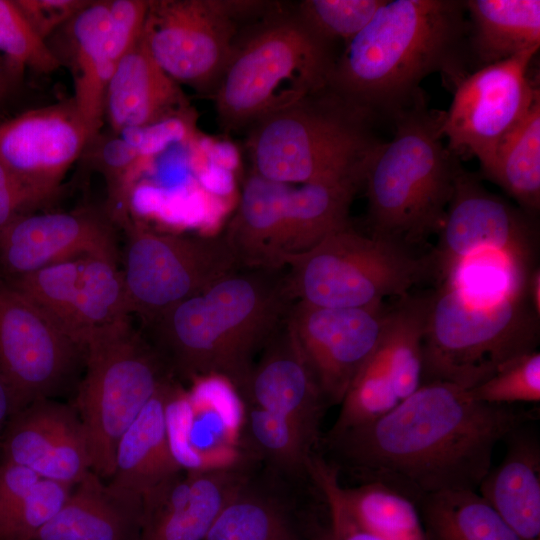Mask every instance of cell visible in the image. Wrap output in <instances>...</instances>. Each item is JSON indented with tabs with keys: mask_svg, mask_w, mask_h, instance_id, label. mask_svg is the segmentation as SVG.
Masks as SVG:
<instances>
[{
	"mask_svg": "<svg viewBox=\"0 0 540 540\" xmlns=\"http://www.w3.org/2000/svg\"><path fill=\"white\" fill-rule=\"evenodd\" d=\"M55 197L26 183L0 161V231Z\"/></svg>",
	"mask_w": 540,
	"mask_h": 540,
	"instance_id": "cell-44",
	"label": "cell"
},
{
	"mask_svg": "<svg viewBox=\"0 0 540 540\" xmlns=\"http://www.w3.org/2000/svg\"><path fill=\"white\" fill-rule=\"evenodd\" d=\"M463 0H386L334 60L327 89L373 121L393 117L440 73L454 88L469 74Z\"/></svg>",
	"mask_w": 540,
	"mask_h": 540,
	"instance_id": "cell-2",
	"label": "cell"
},
{
	"mask_svg": "<svg viewBox=\"0 0 540 540\" xmlns=\"http://www.w3.org/2000/svg\"><path fill=\"white\" fill-rule=\"evenodd\" d=\"M481 174L536 218L540 209V99L503 139Z\"/></svg>",
	"mask_w": 540,
	"mask_h": 540,
	"instance_id": "cell-31",
	"label": "cell"
},
{
	"mask_svg": "<svg viewBox=\"0 0 540 540\" xmlns=\"http://www.w3.org/2000/svg\"><path fill=\"white\" fill-rule=\"evenodd\" d=\"M334 63L330 46L297 18L276 21L236 50L214 92L220 124L253 125L327 87Z\"/></svg>",
	"mask_w": 540,
	"mask_h": 540,
	"instance_id": "cell-9",
	"label": "cell"
},
{
	"mask_svg": "<svg viewBox=\"0 0 540 540\" xmlns=\"http://www.w3.org/2000/svg\"><path fill=\"white\" fill-rule=\"evenodd\" d=\"M182 388L172 377L151 398L122 435L108 486L142 508L184 468L176 459L168 431V409Z\"/></svg>",
	"mask_w": 540,
	"mask_h": 540,
	"instance_id": "cell-22",
	"label": "cell"
},
{
	"mask_svg": "<svg viewBox=\"0 0 540 540\" xmlns=\"http://www.w3.org/2000/svg\"><path fill=\"white\" fill-rule=\"evenodd\" d=\"M86 164L104 178L107 191L105 210L117 226L130 219V195L133 180L143 157L120 135L101 130L92 136L81 156Z\"/></svg>",
	"mask_w": 540,
	"mask_h": 540,
	"instance_id": "cell-35",
	"label": "cell"
},
{
	"mask_svg": "<svg viewBox=\"0 0 540 540\" xmlns=\"http://www.w3.org/2000/svg\"><path fill=\"white\" fill-rule=\"evenodd\" d=\"M386 0H305L297 18L320 41L345 45L373 18Z\"/></svg>",
	"mask_w": 540,
	"mask_h": 540,
	"instance_id": "cell-38",
	"label": "cell"
},
{
	"mask_svg": "<svg viewBox=\"0 0 540 540\" xmlns=\"http://www.w3.org/2000/svg\"><path fill=\"white\" fill-rule=\"evenodd\" d=\"M535 220L488 191L479 175L461 166L433 253L437 276L447 264L484 251L535 261L539 240Z\"/></svg>",
	"mask_w": 540,
	"mask_h": 540,
	"instance_id": "cell-16",
	"label": "cell"
},
{
	"mask_svg": "<svg viewBox=\"0 0 540 540\" xmlns=\"http://www.w3.org/2000/svg\"><path fill=\"white\" fill-rule=\"evenodd\" d=\"M235 393L224 379L209 377L194 382L191 393L182 390L170 404V443L184 469L224 467L246 459L233 448L242 411Z\"/></svg>",
	"mask_w": 540,
	"mask_h": 540,
	"instance_id": "cell-19",
	"label": "cell"
},
{
	"mask_svg": "<svg viewBox=\"0 0 540 540\" xmlns=\"http://www.w3.org/2000/svg\"><path fill=\"white\" fill-rule=\"evenodd\" d=\"M76 414L74 407L37 399L8 419L0 439L1 461L33 468Z\"/></svg>",
	"mask_w": 540,
	"mask_h": 540,
	"instance_id": "cell-34",
	"label": "cell"
},
{
	"mask_svg": "<svg viewBox=\"0 0 540 540\" xmlns=\"http://www.w3.org/2000/svg\"><path fill=\"white\" fill-rule=\"evenodd\" d=\"M87 255L120 261L117 225L105 208L31 212L0 231V274L5 277Z\"/></svg>",
	"mask_w": 540,
	"mask_h": 540,
	"instance_id": "cell-17",
	"label": "cell"
},
{
	"mask_svg": "<svg viewBox=\"0 0 540 540\" xmlns=\"http://www.w3.org/2000/svg\"><path fill=\"white\" fill-rule=\"evenodd\" d=\"M340 492L353 518L380 540H426L418 506L396 489L369 481Z\"/></svg>",
	"mask_w": 540,
	"mask_h": 540,
	"instance_id": "cell-33",
	"label": "cell"
},
{
	"mask_svg": "<svg viewBox=\"0 0 540 540\" xmlns=\"http://www.w3.org/2000/svg\"><path fill=\"white\" fill-rule=\"evenodd\" d=\"M0 55L18 79L25 68L51 73L62 66L57 54L34 31L14 0H0Z\"/></svg>",
	"mask_w": 540,
	"mask_h": 540,
	"instance_id": "cell-37",
	"label": "cell"
},
{
	"mask_svg": "<svg viewBox=\"0 0 540 540\" xmlns=\"http://www.w3.org/2000/svg\"><path fill=\"white\" fill-rule=\"evenodd\" d=\"M90 138L70 99L0 123V161L26 183L57 196Z\"/></svg>",
	"mask_w": 540,
	"mask_h": 540,
	"instance_id": "cell-18",
	"label": "cell"
},
{
	"mask_svg": "<svg viewBox=\"0 0 540 540\" xmlns=\"http://www.w3.org/2000/svg\"><path fill=\"white\" fill-rule=\"evenodd\" d=\"M294 301L281 270L241 268L143 325L175 378L218 377L240 395Z\"/></svg>",
	"mask_w": 540,
	"mask_h": 540,
	"instance_id": "cell-3",
	"label": "cell"
},
{
	"mask_svg": "<svg viewBox=\"0 0 540 540\" xmlns=\"http://www.w3.org/2000/svg\"><path fill=\"white\" fill-rule=\"evenodd\" d=\"M442 118L422 91L393 117V138L375 147L363 171L370 235L412 248L438 234L461 168L442 141Z\"/></svg>",
	"mask_w": 540,
	"mask_h": 540,
	"instance_id": "cell-4",
	"label": "cell"
},
{
	"mask_svg": "<svg viewBox=\"0 0 540 540\" xmlns=\"http://www.w3.org/2000/svg\"><path fill=\"white\" fill-rule=\"evenodd\" d=\"M429 295H405L389 310L383 347L400 402L422 384L423 338Z\"/></svg>",
	"mask_w": 540,
	"mask_h": 540,
	"instance_id": "cell-32",
	"label": "cell"
},
{
	"mask_svg": "<svg viewBox=\"0 0 540 540\" xmlns=\"http://www.w3.org/2000/svg\"><path fill=\"white\" fill-rule=\"evenodd\" d=\"M539 317L528 294L482 295L439 283L429 295L422 383L471 389L536 350Z\"/></svg>",
	"mask_w": 540,
	"mask_h": 540,
	"instance_id": "cell-6",
	"label": "cell"
},
{
	"mask_svg": "<svg viewBox=\"0 0 540 540\" xmlns=\"http://www.w3.org/2000/svg\"><path fill=\"white\" fill-rule=\"evenodd\" d=\"M241 404L239 439L244 454L253 455L288 481L310 480V462L317 447L285 417L249 403Z\"/></svg>",
	"mask_w": 540,
	"mask_h": 540,
	"instance_id": "cell-29",
	"label": "cell"
},
{
	"mask_svg": "<svg viewBox=\"0 0 540 540\" xmlns=\"http://www.w3.org/2000/svg\"><path fill=\"white\" fill-rule=\"evenodd\" d=\"M372 123L326 87L252 125L253 172L290 185L349 179L362 184L365 164L381 142Z\"/></svg>",
	"mask_w": 540,
	"mask_h": 540,
	"instance_id": "cell-5",
	"label": "cell"
},
{
	"mask_svg": "<svg viewBox=\"0 0 540 540\" xmlns=\"http://www.w3.org/2000/svg\"><path fill=\"white\" fill-rule=\"evenodd\" d=\"M40 479L32 468L0 462V514L25 495Z\"/></svg>",
	"mask_w": 540,
	"mask_h": 540,
	"instance_id": "cell-47",
	"label": "cell"
},
{
	"mask_svg": "<svg viewBox=\"0 0 540 540\" xmlns=\"http://www.w3.org/2000/svg\"><path fill=\"white\" fill-rule=\"evenodd\" d=\"M121 228L126 299L143 325L243 268L224 235L160 233L131 218Z\"/></svg>",
	"mask_w": 540,
	"mask_h": 540,
	"instance_id": "cell-10",
	"label": "cell"
},
{
	"mask_svg": "<svg viewBox=\"0 0 540 540\" xmlns=\"http://www.w3.org/2000/svg\"><path fill=\"white\" fill-rule=\"evenodd\" d=\"M14 2L34 31L45 41L90 3L87 0H14Z\"/></svg>",
	"mask_w": 540,
	"mask_h": 540,
	"instance_id": "cell-45",
	"label": "cell"
},
{
	"mask_svg": "<svg viewBox=\"0 0 540 540\" xmlns=\"http://www.w3.org/2000/svg\"><path fill=\"white\" fill-rule=\"evenodd\" d=\"M18 80L0 55V101L12 91Z\"/></svg>",
	"mask_w": 540,
	"mask_h": 540,
	"instance_id": "cell-50",
	"label": "cell"
},
{
	"mask_svg": "<svg viewBox=\"0 0 540 540\" xmlns=\"http://www.w3.org/2000/svg\"><path fill=\"white\" fill-rule=\"evenodd\" d=\"M538 50L473 70L455 86L441 123L450 151L476 157L481 170L491 163L503 139L540 99L529 78Z\"/></svg>",
	"mask_w": 540,
	"mask_h": 540,
	"instance_id": "cell-13",
	"label": "cell"
},
{
	"mask_svg": "<svg viewBox=\"0 0 540 540\" xmlns=\"http://www.w3.org/2000/svg\"><path fill=\"white\" fill-rule=\"evenodd\" d=\"M470 396L493 405L540 401V353L520 355L500 367L490 378L468 389Z\"/></svg>",
	"mask_w": 540,
	"mask_h": 540,
	"instance_id": "cell-40",
	"label": "cell"
},
{
	"mask_svg": "<svg viewBox=\"0 0 540 540\" xmlns=\"http://www.w3.org/2000/svg\"><path fill=\"white\" fill-rule=\"evenodd\" d=\"M382 341L350 384L340 403L341 409L332 431L373 422L400 403L394 390Z\"/></svg>",
	"mask_w": 540,
	"mask_h": 540,
	"instance_id": "cell-36",
	"label": "cell"
},
{
	"mask_svg": "<svg viewBox=\"0 0 540 540\" xmlns=\"http://www.w3.org/2000/svg\"><path fill=\"white\" fill-rule=\"evenodd\" d=\"M287 479L267 469L250 472L213 522L204 540H296L291 524Z\"/></svg>",
	"mask_w": 540,
	"mask_h": 540,
	"instance_id": "cell-28",
	"label": "cell"
},
{
	"mask_svg": "<svg viewBox=\"0 0 540 540\" xmlns=\"http://www.w3.org/2000/svg\"><path fill=\"white\" fill-rule=\"evenodd\" d=\"M239 4L149 1L143 39L155 61L179 85L215 90L237 47L234 13Z\"/></svg>",
	"mask_w": 540,
	"mask_h": 540,
	"instance_id": "cell-12",
	"label": "cell"
},
{
	"mask_svg": "<svg viewBox=\"0 0 540 540\" xmlns=\"http://www.w3.org/2000/svg\"><path fill=\"white\" fill-rule=\"evenodd\" d=\"M239 397L285 417L313 445H320V425L328 404L286 321L258 355Z\"/></svg>",
	"mask_w": 540,
	"mask_h": 540,
	"instance_id": "cell-21",
	"label": "cell"
},
{
	"mask_svg": "<svg viewBox=\"0 0 540 540\" xmlns=\"http://www.w3.org/2000/svg\"><path fill=\"white\" fill-rule=\"evenodd\" d=\"M250 472L247 459L224 467L184 469L144 504L140 540H204Z\"/></svg>",
	"mask_w": 540,
	"mask_h": 540,
	"instance_id": "cell-20",
	"label": "cell"
},
{
	"mask_svg": "<svg viewBox=\"0 0 540 540\" xmlns=\"http://www.w3.org/2000/svg\"><path fill=\"white\" fill-rule=\"evenodd\" d=\"M538 417L535 410L484 403L467 389L432 381L373 422L330 430L320 445L338 471L381 482L418 506L430 493L477 491L496 445Z\"/></svg>",
	"mask_w": 540,
	"mask_h": 540,
	"instance_id": "cell-1",
	"label": "cell"
},
{
	"mask_svg": "<svg viewBox=\"0 0 540 540\" xmlns=\"http://www.w3.org/2000/svg\"><path fill=\"white\" fill-rule=\"evenodd\" d=\"M149 1L109 0V38L117 62L141 38Z\"/></svg>",
	"mask_w": 540,
	"mask_h": 540,
	"instance_id": "cell-43",
	"label": "cell"
},
{
	"mask_svg": "<svg viewBox=\"0 0 540 540\" xmlns=\"http://www.w3.org/2000/svg\"><path fill=\"white\" fill-rule=\"evenodd\" d=\"M418 509L426 540H522L477 491L430 493Z\"/></svg>",
	"mask_w": 540,
	"mask_h": 540,
	"instance_id": "cell-30",
	"label": "cell"
},
{
	"mask_svg": "<svg viewBox=\"0 0 540 540\" xmlns=\"http://www.w3.org/2000/svg\"><path fill=\"white\" fill-rule=\"evenodd\" d=\"M32 469L42 479L72 487L91 471L87 438L77 412Z\"/></svg>",
	"mask_w": 540,
	"mask_h": 540,
	"instance_id": "cell-41",
	"label": "cell"
},
{
	"mask_svg": "<svg viewBox=\"0 0 540 540\" xmlns=\"http://www.w3.org/2000/svg\"><path fill=\"white\" fill-rule=\"evenodd\" d=\"M464 3L473 70L539 49V0H465Z\"/></svg>",
	"mask_w": 540,
	"mask_h": 540,
	"instance_id": "cell-27",
	"label": "cell"
},
{
	"mask_svg": "<svg viewBox=\"0 0 540 540\" xmlns=\"http://www.w3.org/2000/svg\"><path fill=\"white\" fill-rule=\"evenodd\" d=\"M502 461L477 492L522 540H540V436L536 420L511 430Z\"/></svg>",
	"mask_w": 540,
	"mask_h": 540,
	"instance_id": "cell-24",
	"label": "cell"
},
{
	"mask_svg": "<svg viewBox=\"0 0 540 540\" xmlns=\"http://www.w3.org/2000/svg\"><path fill=\"white\" fill-rule=\"evenodd\" d=\"M142 518L140 505L91 470L34 540H140Z\"/></svg>",
	"mask_w": 540,
	"mask_h": 540,
	"instance_id": "cell-25",
	"label": "cell"
},
{
	"mask_svg": "<svg viewBox=\"0 0 540 540\" xmlns=\"http://www.w3.org/2000/svg\"><path fill=\"white\" fill-rule=\"evenodd\" d=\"M13 414V402L11 393L4 379L0 375V439L3 429Z\"/></svg>",
	"mask_w": 540,
	"mask_h": 540,
	"instance_id": "cell-48",
	"label": "cell"
},
{
	"mask_svg": "<svg viewBox=\"0 0 540 540\" xmlns=\"http://www.w3.org/2000/svg\"><path fill=\"white\" fill-rule=\"evenodd\" d=\"M310 463V480L326 504L329 531L325 540H380L350 514L341 497L338 469L316 453Z\"/></svg>",
	"mask_w": 540,
	"mask_h": 540,
	"instance_id": "cell-42",
	"label": "cell"
},
{
	"mask_svg": "<svg viewBox=\"0 0 540 540\" xmlns=\"http://www.w3.org/2000/svg\"><path fill=\"white\" fill-rule=\"evenodd\" d=\"M74 106L91 137L104 123V99L116 66L109 38L108 1H90L68 23Z\"/></svg>",
	"mask_w": 540,
	"mask_h": 540,
	"instance_id": "cell-26",
	"label": "cell"
},
{
	"mask_svg": "<svg viewBox=\"0 0 540 540\" xmlns=\"http://www.w3.org/2000/svg\"><path fill=\"white\" fill-rule=\"evenodd\" d=\"M189 131L190 121L176 118L150 126L124 129L118 135L148 159L170 144L185 139Z\"/></svg>",
	"mask_w": 540,
	"mask_h": 540,
	"instance_id": "cell-46",
	"label": "cell"
},
{
	"mask_svg": "<svg viewBox=\"0 0 540 540\" xmlns=\"http://www.w3.org/2000/svg\"><path fill=\"white\" fill-rule=\"evenodd\" d=\"M84 361L85 348L0 274V375L13 414L64 392Z\"/></svg>",
	"mask_w": 540,
	"mask_h": 540,
	"instance_id": "cell-11",
	"label": "cell"
},
{
	"mask_svg": "<svg viewBox=\"0 0 540 540\" xmlns=\"http://www.w3.org/2000/svg\"><path fill=\"white\" fill-rule=\"evenodd\" d=\"M192 120L188 99L150 54L143 36L117 62L104 99V121L111 132L170 119Z\"/></svg>",
	"mask_w": 540,
	"mask_h": 540,
	"instance_id": "cell-23",
	"label": "cell"
},
{
	"mask_svg": "<svg viewBox=\"0 0 540 540\" xmlns=\"http://www.w3.org/2000/svg\"><path fill=\"white\" fill-rule=\"evenodd\" d=\"M292 300L326 308H358L399 298L437 277L433 254L417 255L392 240L365 235L347 224L311 249L287 258Z\"/></svg>",
	"mask_w": 540,
	"mask_h": 540,
	"instance_id": "cell-8",
	"label": "cell"
},
{
	"mask_svg": "<svg viewBox=\"0 0 540 540\" xmlns=\"http://www.w3.org/2000/svg\"><path fill=\"white\" fill-rule=\"evenodd\" d=\"M73 487L40 479L0 514V540H34L64 506Z\"/></svg>",
	"mask_w": 540,
	"mask_h": 540,
	"instance_id": "cell-39",
	"label": "cell"
},
{
	"mask_svg": "<svg viewBox=\"0 0 540 540\" xmlns=\"http://www.w3.org/2000/svg\"><path fill=\"white\" fill-rule=\"evenodd\" d=\"M390 308H326L295 301L286 324L328 405L340 404L350 384L379 347Z\"/></svg>",
	"mask_w": 540,
	"mask_h": 540,
	"instance_id": "cell-15",
	"label": "cell"
},
{
	"mask_svg": "<svg viewBox=\"0 0 540 540\" xmlns=\"http://www.w3.org/2000/svg\"><path fill=\"white\" fill-rule=\"evenodd\" d=\"M84 366L74 408L87 438L91 470L110 478L122 435L174 376L131 317L89 336Z\"/></svg>",
	"mask_w": 540,
	"mask_h": 540,
	"instance_id": "cell-7",
	"label": "cell"
},
{
	"mask_svg": "<svg viewBox=\"0 0 540 540\" xmlns=\"http://www.w3.org/2000/svg\"><path fill=\"white\" fill-rule=\"evenodd\" d=\"M527 294L534 312L540 316V270L535 267L528 280Z\"/></svg>",
	"mask_w": 540,
	"mask_h": 540,
	"instance_id": "cell-49",
	"label": "cell"
},
{
	"mask_svg": "<svg viewBox=\"0 0 540 540\" xmlns=\"http://www.w3.org/2000/svg\"><path fill=\"white\" fill-rule=\"evenodd\" d=\"M5 279L84 348L94 331L131 317L114 259L87 255Z\"/></svg>",
	"mask_w": 540,
	"mask_h": 540,
	"instance_id": "cell-14",
	"label": "cell"
}]
</instances>
